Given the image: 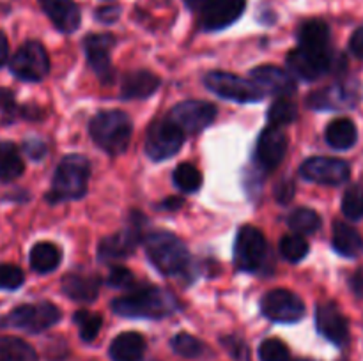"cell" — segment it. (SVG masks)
Listing matches in <instances>:
<instances>
[{
    "label": "cell",
    "instance_id": "obj_43",
    "mask_svg": "<svg viewBox=\"0 0 363 361\" xmlns=\"http://www.w3.org/2000/svg\"><path fill=\"white\" fill-rule=\"evenodd\" d=\"M121 16V6L117 4H110V6H101L96 9L94 18L99 21V23L105 25H112L119 20Z\"/></svg>",
    "mask_w": 363,
    "mask_h": 361
},
{
    "label": "cell",
    "instance_id": "obj_32",
    "mask_svg": "<svg viewBox=\"0 0 363 361\" xmlns=\"http://www.w3.org/2000/svg\"><path fill=\"white\" fill-rule=\"evenodd\" d=\"M174 184L179 188L183 193H194V191L201 190L202 186V173L197 166L191 163H181L176 166L172 173Z\"/></svg>",
    "mask_w": 363,
    "mask_h": 361
},
{
    "label": "cell",
    "instance_id": "obj_25",
    "mask_svg": "<svg viewBox=\"0 0 363 361\" xmlns=\"http://www.w3.org/2000/svg\"><path fill=\"white\" fill-rule=\"evenodd\" d=\"M160 87V78L149 71H133L124 76L121 84V96L124 99H145Z\"/></svg>",
    "mask_w": 363,
    "mask_h": 361
},
{
    "label": "cell",
    "instance_id": "obj_36",
    "mask_svg": "<svg viewBox=\"0 0 363 361\" xmlns=\"http://www.w3.org/2000/svg\"><path fill=\"white\" fill-rule=\"evenodd\" d=\"M279 250L287 262H300L308 255V243L301 234H289L282 237Z\"/></svg>",
    "mask_w": 363,
    "mask_h": 361
},
{
    "label": "cell",
    "instance_id": "obj_28",
    "mask_svg": "<svg viewBox=\"0 0 363 361\" xmlns=\"http://www.w3.org/2000/svg\"><path fill=\"white\" fill-rule=\"evenodd\" d=\"M28 260H30V268L35 273L46 275V273H52L59 268L60 260H62V253H60L59 246L43 241V243H38L32 248Z\"/></svg>",
    "mask_w": 363,
    "mask_h": 361
},
{
    "label": "cell",
    "instance_id": "obj_9",
    "mask_svg": "<svg viewBox=\"0 0 363 361\" xmlns=\"http://www.w3.org/2000/svg\"><path fill=\"white\" fill-rule=\"evenodd\" d=\"M264 234L252 225L241 227L234 243V264L240 271L254 273L262 265L266 258Z\"/></svg>",
    "mask_w": 363,
    "mask_h": 361
},
{
    "label": "cell",
    "instance_id": "obj_50",
    "mask_svg": "<svg viewBox=\"0 0 363 361\" xmlns=\"http://www.w3.org/2000/svg\"><path fill=\"white\" fill-rule=\"evenodd\" d=\"M184 6L188 7L194 13H202L206 9V6L209 4V0H183Z\"/></svg>",
    "mask_w": 363,
    "mask_h": 361
},
{
    "label": "cell",
    "instance_id": "obj_29",
    "mask_svg": "<svg viewBox=\"0 0 363 361\" xmlns=\"http://www.w3.org/2000/svg\"><path fill=\"white\" fill-rule=\"evenodd\" d=\"M0 361H39L30 343L18 336H0Z\"/></svg>",
    "mask_w": 363,
    "mask_h": 361
},
{
    "label": "cell",
    "instance_id": "obj_14",
    "mask_svg": "<svg viewBox=\"0 0 363 361\" xmlns=\"http://www.w3.org/2000/svg\"><path fill=\"white\" fill-rule=\"evenodd\" d=\"M305 179L312 183L328 184V186H339L350 180L351 166L350 163L340 158H328V156H315L307 159L300 170Z\"/></svg>",
    "mask_w": 363,
    "mask_h": 361
},
{
    "label": "cell",
    "instance_id": "obj_20",
    "mask_svg": "<svg viewBox=\"0 0 363 361\" xmlns=\"http://www.w3.org/2000/svg\"><path fill=\"white\" fill-rule=\"evenodd\" d=\"M250 76L262 91L273 92V94L282 96V98L294 94L298 88L296 78L282 67L259 66L252 71Z\"/></svg>",
    "mask_w": 363,
    "mask_h": 361
},
{
    "label": "cell",
    "instance_id": "obj_35",
    "mask_svg": "<svg viewBox=\"0 0 363 361\" xmlns=\"http://www.w3.org/2000/svg\"><path fill=\"white\" fill-rule=\"evenodd\" d=\"M298 117V108L289 98H279L272 106H269L268 112V120L269 126L282 127L287 124L293 122Z\"/></svg>",
    "mask_w": 363,
    "mask_h": 361
},
{
    "label": "cell",
    "instance_id": "obj_4",
    "mask_svg": "<svg viewBox=\"0 0 363 361\" xmlns=\"http://www.w3.org/2000/svg\"><path fill=\"white\" fill-rule=\"evenodd\" d=\"M145 253L162 275H181L190 264L186 246L174 234L167 230H155L144 239Z\"/></svg>",
    "mask_w": 363,
    "mask_h": 361
},
{
    "label": "cell",
    "instance_id": "obj_6",
    "mask_svg": "<svg viewBox=\"0 0 363 361\" xmlns=\"http://www.w3.org/2000/svg\"><path fill=\"white\" fill-rule=\"evenodd\" d=\"M339 62H346V59L333 52V48L319 52V50H307L298 46L287 55V66L291 67V71L307 81L318 80L332 73L335 67H339Z\"/></svg>",
    "mask_w": 363,
    "mask_h": 361
},
{
    "label": "cell",
    "instance_id": "obj_16",
    "mask_svg": "<svg viewBox=\"0 0 363 361\" xmlns=\"http://www.w3.org/2000/svg\"><path fill=\"white\" fill-rule=\"evenodd\" d=\"M315 326L318 331L335 345H346L350 342V322L340 311L339 304L333 301H325L318 304L315 310Z\"/></svg>",
    "mask_w": 363,
    "mask_h": 361
},
{
    "label": "cell",
    "instance_id": "obj_15",
    "mask_svg": "<svg viewBox=\"0 0 363 361\" xmlns=\"http://www.w3.org/2000/svg\"><path fill=\"white\" fill-rule=\"evenodd\" d=\"M360 101V88L357 84H335L312 92L307 98V105L314 110H350Z\"/></svg>",
    "mask_w": 363,
    "mask_h": 361
},
{
    "label": "cell",
    "instance_id": "obj_1",
    "mask_svg": "<svg viewBox=\"0 0 363 361\" xmlns=\"http://www.w3.org/2000/svg\"><path fill=\"white\" fill-rule=\"evenodd\" d=\"M112 310L128 319H163L179 310L176 296L155 285H142L112 301Z\"/></svg>",
    "mask_w": 363,
    "mask_h": 361
},
{
    "label": "cell",
    "instance_id": "obj_13",
    "mask_svg": "<svg viewBox=\"0 0 363 361\" xmlns=\"http://www.w3.org/2000/svg\"><path fill=\"white\" fill-rule=\"evenodd\" d=\"M216 117V106L208 101H183L170 110L169 119L179 127L183 133L194 134L211 126Z\"/></svg>",
    "mask_w": 363,
    "mask_h": 361
},
{
    "label": "cell",
    "instance_id": "obj_39",
    "mask_svg": "<svg viewBox=\"0 0 363 361\" xmlns=\"http://www.w3.org/2000/svg\"><path fill=\"white\" fill-rule=\"evenodd\" d=\"M25 275L18 265L0 264V290H16L23 285Z\"/></svg>",
    "mask_w": 363,
    "mask_h": 361
},
{
    "label": "cell",
    "instance_id": "obj_17",
    "mask_svg": "<svg viewBox=\"0 0 363 361\" xmlns=\"http://www.w3.org/2000/svg\"><path fill=\"white\" fill-rule=\"evenodd\" d=\"M287 145H289L287 134L280 127H266L255 145V161L262 170L273 172L286 158Z\"/></svg>",
    "mask_w": 363,
    "mask_h": 361
},
{
    "label": "cell",
    "instance_id": "obj_7",
    "mask_svg": "<svg viewBox=\"0 0 363 361\" xmlns=\"http://www.w3.org/2000/svg\"><path fill=\"white\" fill-rule=\"evenodd\" d=\"M206 87L216 96L236 103H259L264 98V91L255 81H248L236 74L211 71L204 76Z\"/></svg>",
    "mask_w": 363,
    "mask_h": 361
},
{
    "label": "cell",
    "instance_id": "obj_42",
    "mask_svg": "<svg viewBox=\"0 0 363 361\" xmlns=\"http://www.w3.org/2000/svg\"><path fill=\"white\" fill-rule=\"evenodd\" d=\"M0 112L6 115L7 122L16 117L18 106L16 101H14V94L9 91V88H0Z\"/></svg>",
    "mask_w": 363,
    "mask_h": 361
},
{
    "label": "cell",
    "instance_id": "obj_21",
    "mask_svg": "<svg viewBox=\"0 0 363 361\" xmlns=\"http://www.w3.org/2000/svg\"><path fill=\"white\" fill-rule=\"evenodd\" d=\"M39 6L57 30L71 34L80 27L82 13L74 0H39Z\"/></svg>",
    "mask_w": 363,
    "mask_h": 361
},
{
    "label": "cell",
    "instance_id": "obj_26",
    "mask_svg": "<svg viewBox=\"0 0 363 361\" xmlns=\"http://www.w3.org/2000/svg\"><path fill=\"white\" fill-rule=\"evenodd\" d=\"M298 42L307 50H332V32L326 21L308 20L298 28Z\"/></svg>",
    "mask_w": 363,
    "mask_h": 361
},
{
    "label": "cell",
    "instance_id": "obj_49",
    "mask_svg": "<svg viewBox=\"0 0 363 361\" xmlns=\"http://www.w3.org/2000/svg\"><path fill=\"white\" fill-rule=\"evenodd\" d=\"M183 204H184V200L181 197L167 198V200H163L162 204H160V209H169V211H176V209H179Z\"/></svg>",
    "mask_w": 363,
    "mask_h": 361
},
{
    "label": "cell",
    "instance_id": "obj_12",
    "mask_svg": "<svg viewBox=\"0 0 363 361\" xmlns=\"http://www.w3.org/2000/svg\"><path fill=\"white\" fill-rule=\"evenodd\" d=\"M261 310L269 321L293 324L305 317V303L298 294L287 289H273L261 299Z\"/></svg>",
    "mask_w": 363,
    "mask_h": 361
},
{
    "label": "cell",
    "instance_id": "obj_30",
    "mask_svg": "<svg viewBox=\"0 0 363 361\" xmlns=\"http://www.w3.org/2000/svg\"><path fill=\"white\" fill-rule=\"evenodd\" d=\"M23 173V159L16 145L11 142H0V180L11 183Z\"/></svg>",
    "mask_w": 363,
    "mask_h": 361
},
{
    "label": "cell",
    "instance_id": "obj_22",
    "mask_svg": "<svg viewBox=\"0 0 363 361\" xmlns=\"http://www.w3.org/2000/svg\"><path fill=\"white\" fill-rule=\"evenodd\" d=\"M99 276L91 273H71L64 276L62 292L78 303H92L99 292Z\"/></svg>",
    "mask_w": 363,
    "mask_h": 361
},
{
    "label": "cell",
    "instance_id": "obj_37",
    "mask_svg": "<svg viewBox=\"0 0 363 361\" xmlns=\"http://www.w3.org/2000/svg\"><path fill=\"white\" fill-rule=\"evenodd\" d=\"M73 319L74 324L78 326V331H80V338L84 340V342H92V340L98 336L103 324L101 315L92 314V311L89 310H78Z\"/></svg>",
    "mask_w": 363,
    "mask_h": 361
},
{
    "label": "cell",
    "instance_id": "obj_27",
    "mask_svg": "<svg viewBox=\"0 0 363 361\" xmlns=\"http://www.w3.org/2000/svg\"><path fill=\"white\" fill-rule=\"evenodd\" d=\"M325 138L330 147L335 151H347V149L354 147V144L358 142L357 124L347 117H339L328 124Z\"/></svg>",
    "mask_w": 363,
    "mask_h": 361
},
{
    "label": "cell",
    "instance_id": "obj_47",
    "mask_svg": "<svg viewBox=\"0 0 363 361\" xmlns=\"http://www.w3.org/2000/svg\"><path fill=\"white\" fill-rule=\"evenodd\" d=\"M351 289H353V292L357 294L358 297L363 299V268L357 269L354 275L351 276Z\"/></svg>",
    "mask_w": 363,
    "mask_h": 361
},
{
    "label": "cell",
    "instance_id": "obj_31",
    "mask_svg": "<svg viewBox=\"0 0 363 361\" xmlns=\"http://www.w3.org/2000/svg\"><path fill=\"white\" fill-rule=\"evenodd\" d=\"M291 229L296 234H314L321 227V216L308 207H298L287 218Z\"/></svg>",
    "mask_w": 363,
    "mask_h": 361
},
{
    "label": "cell",
    "instance_id": "obj_24",
    "mask_svg": "<svg viewBox=\"0 0 363 361\" xmlns=\"http://www.w3.org/2000/svg\"><path fill=\"white\" fill-rule=\"evenodd\" d=\"M333 250L346 258H357L363 255V237L353 225L344 222L333 223L332 236Z\"/></svg>",
    "mask_w": 363,
    "mask_h": 361
},
{
    "label": "cell",
    "instance_id": "obj_8",
    "mask_svg": "<svg viewBox=\"0 0 363 361\" xmlns=\"http://www.w3.org/2000/svg\"><path fill=\"white\" fill-rule=\"evenodd\" d=\"M184 144V133L170 119H158L149 126L145 152L152 161H165L177 154Z\"/></svg>",
    "mask_w": 363,
    "mask_h": 361
},
{
    "label": "cell",
    "instance_id": "obj_10",
    "mask_svg": "<svg viewBox=\"0 0 363 361\" xmlns=\"http://www.w3.org/2000/svg\"><path fill=\"white\" fill-rule=\"evenodd\" d=\"M11 71L23 81H41L50 71V59L39 41H27L11 59Z\"/></svg>",
    "mask_w": 363,
    "mask_h": 361
},
{
    "label": "cell",
    "instance_id": "obj_38",
    "mask_svg": "<svg viewBox=\"0 0 363 361\" xmlns=\"http://www.w3.org/2000/svg\"><path fill=\"white\" fill-rule=\"evenodd\" d=\"M261 361H289V347L279 338H268L259 347Z\"/></svg>",
    "mask_w": 363,
    "mask_h": 361
},
{
    "label": "cell",
    "instance_id": "obj_40",
    "mask_svg": "<svg viewBox=\"0 0 363 361\" xmlns=\"http://www.w3.org/2000/svg\"><path fill=\"white\" fill-rule=\"evenodd\" d=\"M106 283L110 287H113V289H128V287H131L135 283V276L130 269L116 265L108 273V276H106Z\"/></svg>",
    "mask_w": 363,
    "mask_h": 361
},
{
    "label": "cell",
    "instance_id": "obj_44",
    "mask_svg": "<svg viewBox=\"0 0 363 361\" xmlns=\"http://www.w3.org/2000/svg\"><path fill=\"white\" fill-rule=\"evenodd\" d=\"M294 195V183L291 179L282 180L275 186V198L280 204H289Z\"/></svg>",
    "mask_w": 363,
    "mask_h": 361
},
{
    "label": "cell",
    "instance_id": "obj_2",
    "mask_svg": "<svg viewBox=\"0 0 363 361\" xmlns=\"http://www.w3.org/2000/svg\"><path fill=\"white\" fill-rule=\"evenodd\" d=\"M89 176H91V163L85 156H66L57 166L52 188L46 193V200L52 204L78 200L87 193Z\"/></svg>",
    "mask_w": 363,
    "mask_h": 361
},
{
    "label": "cell",
    "instance_id": "obj_33",
    "mask_svg": "<svg viewBox=\"0 0 363 361\" xmlns=\"http://www.w3.org/2000/svg\"><path fill=\"white\" fill-rule=\"evenodd\" d=\"M174 353L179 354V356L188 357V360H195V357H202L208 349H206L204 342H201L199 338H195L190 333H177L176 336L170 342Z\"/></svg>",
    "mask_w": 363,
    "mask_h": 361
},
{
    "label": "cell",
    "instance_id": "obj_19",
    "mask_svg": "<svg viewBox=\"0 0 363 361\" xmlns=\"http://www.w3.org/2000/svg\"><path fill=\"white\" fill-rule=\"evenodd\" d=\"M113 45H116V38L108 32L89 34L84 41V52L87 55L89 64L103 81L113 78L112 62H110V52H112Z\"/></svg>",
    "mask_w": 363,
    "mask_h": 361
},
{
    "label": "cell",
    "instance_id": "obj_5",
    "mask_svg": "<svg viewBox=\"0 0 363 361\" xmlns=\"http://www.w3.org/2000/svg\"><path fill=\"white\" fill-rule=\"evenodd\" d=\"M145 216L142 212L133 211L128 218L126 227L113 236L105 237L98 246V258L101 262H116L123 260V258L130 257L138 246L142 239H144V229H145Z\"/></svg>",
    "mask_w": 363,
    "mask_h": 361
},
{
    "label": "cell",
    "instance_id": "obj_41",
    "mask_svg": "<svg viewBox=\"0 0 363 361\" xmlns=\"http://www.w3.org/2000/svg\"><path fill=\"white\" fill-rule=\"evenodd\" d=\"M222 345L229 350L230 356L236 361H250V357H248V347L245 345L243 340L236 338V336H225V338H222Z\"/></svg>",
    "mask_w": 363,
    "mask_h": 361
},
{
    "label": "cell",
    "instance_id": "obj_3",
    "mask_svg": "<svg viewBox=\"0 0 363 361\" xmlns=\"http://www.w3.org/2000/svg\"><path fill=\"white\" fill-rule=\"evenodd\" d=\"M91 137L98 147L108 154H123L131 142L133 124L121 110H105L91 120Z\"/></svg>",
    "mask_w": 363,
    "mask_h": 361
},
{
    "label": "cell",
    "instance_id": "obj_18",
    "mask_svg": "<svg viewBox=\"0 0 363 361\" xmlns=\"http://www.w3.org/2000/svg\"><path fill=\"white\" fill-rule=\"evenodd\" d=\"M247 9V0H209L201 13V27L208 32L223 30L236 23Z\"/></svg>",
    "mask_w": 363,
    "mask_h": 361
},
{
    "label": "cell",
    "instance_id": "obj_34",
    "mask_svg": "<svg viewBox=\"0 0 363 361\" xmlns=\"http://www.w3.org/2000/svg\"><path fill=\"white\" fill-rule=\"evenodd\" d=\"M342 212L351 222L363 219V183L351 184L342 197Z\"/></svg>",
    "mask_w": 363,
    "mask_h": 361
},
{
    "label": "cell",
    "instance_id": "obj_46",
    "mask_svg": "<svg viewBox=\"0 0 363 361\" xmlns=\"http://www.w3.org/2000/svg\"><path fill=\"white\" fill-rule=\"evenodd\" d=\"M350 52L353 53L357 59L363 60V25L362 27H358L357 30L351 34L350 38Z\"/></svg>",
    "mask_w": 363,
    "mask_h": 361
},
{
    "label": "cell",
    "instance_id": "obj_51",
    "mask_svg": "<svg viewBox=\"0 0 363 361\" xmlns=\"http://www.w3.org/2000/svg\"><path fill=\"white\" fill-rule=\"evenodd\" d=\"M296 361H307V360H296Z\"/></svg>",
    "mask_w": 363,
    "mask_h": 361
},
{
    "label": "cell",
    "instance_id": "obj_11",
    "mask_svg": "<svg viewBox=\"0 0 363 361\" xmlns=\"http://www.w3.org/2000/svg\"><path fill=\"white\" fill-rule=\"evenodd\" d=\"M60 310L48 301L34 304H21L7 315V324L27 333H41L60 321Z\"/></svg>",
    "mask_w": 363,
    "mask_h": 361
},
{
    "label": "cell",
    "instance_id": "obj_48",
    "mask_svg": "<svg viewBox=\"0 0 363 361\" xmlns=\"http://www.w3.org/2000/svg\"><path fill=\"white\" fill-rule=\"evenodd\" d=\"M7 57H9V42H7L6 34L0 30V67L6 64Z\"/></svg>",
    "mask_w": 363,
    "mask_h": 361
},
{
    "label": "cell",
    "instance_id": "obj_23",
    "mask_svg": "<svg viewBox=\"0 0 363 361\" xmlns=\"http://www.w3.org/2000/svg\"><path fill=\"white\" fill-rule=\"evenodd\" d=\"M145 338L137 331L121 333L110 343V357L113 361H142L145 354Z\"/></svg>",
    "mask_w": 363,
    "mask_h": 361
},
{
    "label": "cell",
    "instance_id": "obj_45",
    "mask_svg": "<svg viewBox=\"0 0 363 361\" xmlns=\"http://www.w3.org/2000/svg\"><path fill=\"white\" fill-rule=\"evenodd\" d=\"M23 151L30 156L32 159H41L46 154V145L38 138H28L23 144Z\"/></svg>",
    "mask_w": 363,
    "mask_h": 361
}]
</instances>
